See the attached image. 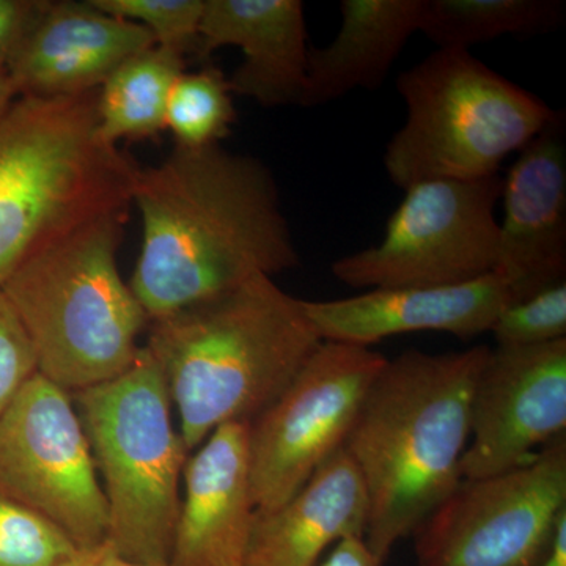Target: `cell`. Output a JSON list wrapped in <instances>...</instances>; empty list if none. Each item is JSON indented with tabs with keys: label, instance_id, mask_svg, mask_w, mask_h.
<instances>
[{
	"label": "cell",
	"instance_id": "cell-28",
	"mask_svg": "<svg viewBox=\"0 0 566 566\" xmlns=\"http://www.w3.org/2000/svg\"><path fill=\"white\" fill-rule=\"evenodd\" d=\"M61 566H148L137 564L123 557L109 542L98 543V545L77 547L73 554Z\"/></svg>",
	"mask_w": 566,
	"mask_h": 566
},
{
	"label": "cell",
	"instance_id": "cell-14",
	"mask_svg": "<svg viewBox=\"0 0 566 566\" xmlns=\"http://www.w3.org/2000/svg\"><path fill=\"white\" fill-rule=\"evenodd\" d=\"M156 46L150 33L87 2L46 0L7 63L18 98H63L98 91L133 55Z\"/></svg>",
	"mask_w": 566,
	"mask_h": 566
},
{
	"label": "cell",
	"instance_id": "cell-3",
	"mask_svg": "<svg viewBox=\"0 0 566 566\" xmlns=\"http://www.w3.org/2000/svg\"><path fill=\"white\" fill-rule=\"evenodd\" d=\"M322 344L304 300L259 275L232 292L150 323L189 455L222 424L252 422Z\"/></svg>",
	"mask_w": 566,
	"mask_h": 566
},
{
	"label": "cell",
	"instance_id": "cell-19",
	"mask_svg": "<svg viewBox=\"0 0 566 566\" xmlns=\"http://www.w3.org/2000/svg\"><path fill=\"white\" fill-rule=\"evenodd\" d=\"M333 43L308 54L303 107L323 106L356 88H376L406 41L420 32L423 0H344Z\"/></svg>",
	"mask_w": 566,
	"mask_h": 566
},
{
	"label": "cell",
	"instance_id": "cell-10",
	"mask_svg": "<svg viewBox=\"0 0 566 566\" xmlns=\"http://www.w3.org/2000/svg\"><path fill=\"white\" fill-rule=\"evenodd\" d=\"M387 357L367 346L322 342L289 387L251 422L256 512L285 504L346 438Z\"/></svg>",
	"mask_w": 566,
	"mask_h": 566
},
{
	"label": "cell",
	"instance_id": "cell-25",
	"mask_svg": "<svg viewBox=\"0 0 566 566\" xmlns=\"http://www.w3.org/2000/svg\"><path fill=\"white\" fill-rule=\"evenodd\" d=\"M497 346H532L566 338V282L509 305L495 319Z\"/></svg>",
	"mask_w": 566,
	"mask_h": 566
},
{
	"label": "cell",
	"instance_id": "cell-30",
	"mask_svg": "<svg viewBox=\"0 0 566 566\" xmlns=\"http://www.w3.org/2000/svg\"><path fill=\"white\" fill-rule=\"evenodd\" d=\"M18 95L11 84L9 73L3 65H0V122L3 120L13 103L17 102Z\"/></svg>",
	"mask_w": 566,
	"mask_h": 566
},
{
	"label": "cell",
	"instance_id": "cell-5",
	"mask_svg": "<svg viewBox=\"0 0 566 566\" xmlns=\"http://www.w3.org/2000/svg\"><path fill=\"white\" fill-rule=\"evenodd\" d=\"M126 211L77 227L0 286L31 338L39 374L70 394L128 370L150 324L118 270Z\"/></svg>",
	"mask_w": 566,
	"mask_h": 566
},
{
	"label": "cell",
	"instance_id": "cell-11",
	"mask_svg": "<svg viewBox=\"0 0 566 566\" xmlns=\"http://www.w3.org/2000/svg\"><path fill=\"white\" fill-rule=\"evenodd\" d=\"M0 495L50 520L77 547L107 538L106 495L80 412L43 375L0 415Z\"/></svg>",
	"mask_w": 566,
	"mask_h": 566
},
{
	"label": "cell",
	"instance_id": "cell-2",
	"mask_svg": "<svg viewBox=\"0 0 566 566\" xmlns=\"http://www.w3.org/2000/svg\"><path fill=\"white\" fill-rule=\"evenodd\" d=\"M490 352L411 349L387 359L365 394L344 449L364 480V539L379 566L463 480L472 395Z\"/></svg>",
	"mask_w": 566,
	"mask_h": 566
},
{
	"label": "cell",
	"instance_id": "cell-15",
	"mask_svg": "<svg viewBox=\"0 0 566 566\" xmlns=\"http://www.w3.org/2000/svg\"><path fill=\"white\" fill-rule=\"evenodd\" d=\"M515 303L510 283L493 271L457 285L374 289L345 300H304V307L322 342L371 348L394 335L419 331L469 340L491 333L502 311Z\"/></svg>",
	"mask_w": 566,
	"mask_h": 566
},
{
	"label": "cell",
	"instance_id": "cell-23",
	"mask_svg": "<svg viewBox=\"0 0 566 566\" xmlns=\"http://www.w3.org/2000/svg\"><path fill=\"white\" fill-rule=\"evenodd\" d=\"M76 549L50 520L0 495V566H61Z\"/></svg>",
	"mask_w": 566,
	"mask_h": 566
},
{
	"label": "cell",
	"instance_id": "cell-16",
	"mask_svg": "<svg viewBox=\"0 0 566 566\" xmlns=\"http://www.w3.org/2000/svg\"><path fill=\"white\" fill-rule=\"evenodd\" d=\"M251 422L216 428L186 460L169 566H241L253 504Z\"/></svg>",
	"mask_w": 566,
	"mask_h": 566
},
{
	"label": "cell",
	"instance_id": "cell-20",
	"mask_svg": "<svg viewBox=\"0 0 566 566\" xmlns=\"http://www.w3.org/2000/svg\"><path fill=\"white\" fill-rule=\"evenodd\" d=\"M185 69L177 52L151 46L123 62L96 93V126L106 144L147 139L166 129L175 81Z\"/></svg>",
	"mask_w": 566,
	"mask_h": 566
},
{
	"label": "cell",
	"instance_id": "cell-4",
	"mask_svg": "<svg viewBox=\"0 0 566 566\" xmlns=\"http://www.w3.org/2000/svg\"><path fill=\"white\" fill-rule=\"evenodd\" d=\"M96 93L21 96L0 122V286L77 227L132 207L139 167L99 137Z\"/></svg>",
	"mask_w": 566,
	"mask_h": 566
},
{
	"label": "cell",
	"instance_id": "cell-6",
	"mask_svg": "<svg viewBox=\"0 0 566 566\" xmlns=\"http://www.w3.org/2000/svg\"><path fill=\"white\" fill-rule=\"evenodd\" d=\"M405 125L387 145L397 188L497 175L557 117L543 99L495 73L468 50L442 48L400 74Z\"/></svg>",
	"mask_w": 566,
	"mask_h": 566
},
{
	"label": "cell",
	"instance_id": "cell-27",
	"mask_svg": "<svg viewBox=\"0 0 566 566\" xmlns=\"http://www.w3.org/2000/svg\"><path fill=\"white\" fill-rule=\"evenodd\" d=\"M46 0H0V65L6 66L31 31Z\"/></svg>",
	"mask_w": 566,
	"mask_h": 566
},
{
	"label": "cell",
	"instance_id": "cell-22",
	"mask_svg": "<svg viewBox=\"0 0 566 566\" xmlns=\"http://www.w3.org/2000/svg\"><path fill=\"white\" fill-rule=\"evenodd\" d=\"M234 120L232 88L221 70L205 66L192 73L182 71L166 109V129L172 133L177 147H214L229 136Z\"/></svg>",
	"mask_w": 566,
	"mask_h": 566
},
{
	"label": "cell",
	"instance_id": "cell-8",
	"mask_svg": "<svg viewBox=\"0 0 566 566\" xmlns=\"http://www.w3.org/2000/svg\"><path fill=\"white\" fill-rule=\"evenodd\" d=\"M566 521V434L526 464L461 480L412 532L417 566H545Z\"/></svg>",
	"mask_w": 566,
	"mask_h": 566
},
{
	"label": "cell",
	"instance_id": "cell-29",
	"mask_svg": "<svg viewBox=\"0 0 566 566\" xmlns=\"http://www.w3.org/2000/svg\"><path fill=\"white\" fill-rule=\"evenodd\" d=\"M318 566H379L363 536L342 539Z\"/></svg>",
	"mask_w": 566,
	"mask_h": 566
},
{
	"label": "cell",
	"instance_id": "cell-18",
	"mask_svg": "<svg viewBox=\"0 0 566 566\" xmlns=\"http://www.w3.org/2000/svg\"><path fill=\"white\" fill-rule=\"evenodd\" d=\"M367 517L363 476L340 449L285 504L255 513L241 566H318L331 546L364 538Z\"/></svg>",
	"mask_w": 566,
	"mask_h": 566
},
{
	"label": "cell",
	"instance_id": "cell-24",
	"mask_svg": "<svg viewBox=\"0 0 566 566\" xmlns=\"http://www.w3.org/2000/svg\"><path fill=\"white\" fill-rule=\"evenodd\" d=\"M92 6L134 22L150 33L156 46L182 55L197 51L205 0H91Z\"/></svg>",
	"mask_w": 566,
	"mask_h": 566
},
{
	"label": "cell",
	"instance_id": "cell-21",
	"mask_svg": "<svg viewBox=\"0 0 566 566\" xmlns=\"http://www.w3.org/2000/svg\"><path fill=\"white\" fill-rule=\"evenodd\" d=\"M564 17L560 0H423L420 32L439 50L469 51L499 36L549 31Z\"/></svg>",
	"mask_w": 566,
	"mask_h": 566
},
{
	"label": "cell",
	"instance_id": "cell-13",
	"mask_svg": "<svg viewBox=\"0 0 566 566\" xmlns=\"http://www.w3.org/2000/svg\"><path fill=\"white\" fill-rule=\"evenodd\" d=\"M494 273L512 286L516 303L566 275L565 115L528 142L504 180Z\"/></svg>",
	"mask_w": 566,
	"mask_h": 566
},
{
	"label": "cell",
	"instance_id": "cell-31",
	"mask_svg": "<svg viewBox=\"0 0 566 566\" xmlns=\"http://www.w3.org/2000/svg\"><path fill=\"white\" fill-rule=\"evenodd\" d=\"M545 566H566V521L558 528L553 553L547 558Z\"/></svg>",
	"mask_w": 566,
	"mask_h": 566
},
{
	"label": "cell",
	"instance_id": "cell-12",
	"mask_svg": "<svg viewBox=\"0 0 566 566\" xmlns=\"http://www.w3.org/2000/svg\"><path fill=\"white\" fill-rule=\"evenodd\" d=\"M566 434V338L495 346L475 382L464 480L512 471Z\"/></svg>",
	"mask_w": 566,
	"mask_h": 566
},
{
	"label": "cell",
	"instance_id": "cell-9",
	"mask_svg": "<svg viewBox=\"0 0 566 566\" xmlns=\"http://www.w3.org/2000/svg\"><path fill=\"white\" fill-rule=\"evenodd\" d=\"M504 180H431L406 189L381 243L342 256L333 274L353 289L446 286L493 273L495 205Z\"/></svg>",
	"mask_w": 566,
	"mask_h": 566
},
{
	"label": "cell",
	"instance_id": "cell-26",
	"mask_svg": "<svg viewBox=\"0 0 566 566\" xmlns=\"http://www.w3.org/2000/svg\"><path fill=\"white\" fill-rule=\"evenodd\" d=\"M36 374L39 365L31 338L0 289V415Z\"/></svg>",
	"mask_w": 566,
	"mask_h": 566
},
{
	"label": "cell",
	"instance_id": "cell-1",
	"mask_svg": "<svg viewBox=\"0 0 566 566\" xmlns=\"http://www.w3.org/2000/svg\"><path fill=\"white\" fill-rule=\"evenodd\" d=\"M132 207L142 245L129 286L150 323L300 266L273 174L253 156L175 147L139 167Z\"/></svg>",
	"mask_w": 566,
	"mask_h": 566
},
{
	"label": "cell",
	"instance_id": "cell-7",
	"mask_svg": "<svg viewBox=\"0 0 566 566\" xmlns=\"http://www.w3.org/2000/svg\"><path fill=\"white\" fill-rule=\"evenodd\" d=\"M71 398L103 476L106 542L137 564L169 566L189 452L161 368L142 346L128 370Z\"/></svg>",
	"mask_w": 566,
	"mask_h": 566
},
{
	"label": "cell",
	"instance_id": "cell-17",
	"mask_svg": "<svg viewBox=\"0 0 566 566\" xmlns=\"http://www.w3.org/2000/svg\"><path fill=\"white\" fill-rule=\"evenodd\" d=\"M234 46L243 63L229 80L233 96L263 107L301 106L307 82V25L301 0H205L196 54Z\"/></svg>",
	"mask_w": 566,
	"mask_h": 566
}]
</instances>
